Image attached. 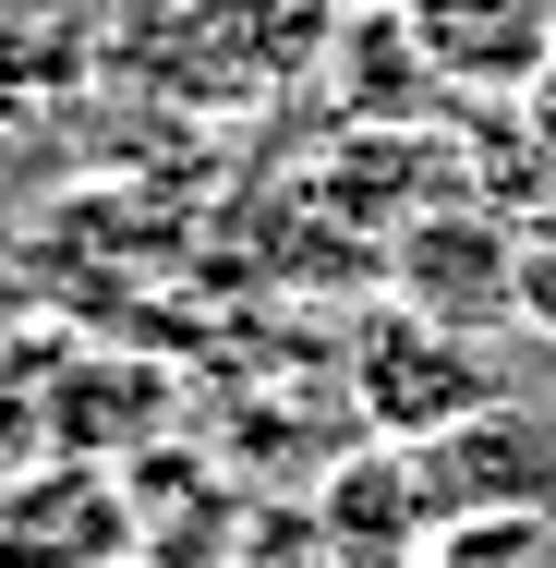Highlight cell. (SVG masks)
<instances>
[{
    "mask_svg": "<svg viewBox=\"0 0 556 568\" xmlns=\"http://www.w3.org/2000/svg\"><path fill=\"white\" fill-rule=\"evenodd\" d=\"M412 49L459 85H508L533 98L556 61V0H412Z\"/></svg>",
    "mask_w": 556,
    "mask_h": 568,
    "instance_id": "cell-3",
    "label": "cell"
},
{
    "mask_svg": "<svg viewBox=\"0 0 556 568\" xmlns=\"http://www.w3.org/2000/svg\"><path fill=\"white\" fill-rule=\"evenodd\" d=\"M351 399H363V424H387L400 448H424L447 424H472L484 399H496V375L472 363V327L459 315H387V327H363V363H351Z\"/></svg>",
    "mask_w": 556,
    "mask_h": 568,
    "instance_id": "cell-1",
    "label": "cell"
},
{
    "mask_svg": "<svg viewBox=\"0 0 556 568\" xmlns=\"http://www.w3.org/2000/svg\"><path fill=\"white\" fill-rule=\"evenodd\" d=\"M424 568H556V508H472L424 532Z\"/></svg>",
    "mask_w": 556,
    "mask_h": 568,
    "instance_id": "cell-5",
    "label": "cell"
},
{
    "mask_svg": "<svg viewBox=\"0 0 556 568\" xmlns=\"http://www.w3.org/2000/svg\"><path fill=\"white\" fill-rule=\"evenodd\" d=\"M424 496H436V520H472V508H556V412L484 399L472 424L424 436Z\"/></svg>",
    "mask_w": 556,
    "mask_h": 568,
    "instance_id": "cell-2",
    "label": "cell"
},
{
    "mask_svg": "<svg viewBox=\"0 0 556 568\" xmlns=\"http://www.w3.org/2000/svg\"><path fill=\"white\" fill-rule=\"evenodd\" d=\"M400 291H412L424 315H459V327L508 315V303H520L508 230H484V219H424V230H400Z\"/></svg>",
    "mask_w": 556,
    "mask_h": 568,
    "instance_id": "cell-4",
    "label": "cell"
},
{
    "mask_svg": "<svg viewBox=\"0 0 556 568\" xmlns=\"http://www.w3.org/2000/svg\"><path fill=\"white\" fill-rule=\"evenodd\" d=\"M533 133H545V158H556V61H545V85H533Z\"/></svg>",
    "mask_w": 556,
    "mask_h": 568,
    "instance_id": "cell-6",
    "label": "cell"
}]
</instances>
